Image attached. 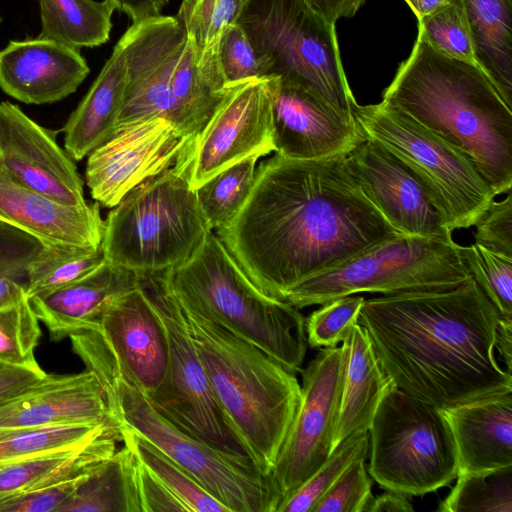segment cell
Segmentation results:
<instances>
[{"label":"cell","mask_w":512,"mask_h":512,"mask_svg":"<svg viewBox=\"0 0 512 512\" xmlns=\"http://www.w3.org/2000/svg\"><path fill=\"white\" fill-rule=\"evenodd\" d=\"M439 512H512V467L492 474L458 473Z\"/></svg>","instance_id":"36"},{"label":"cell","mask_w":512,"mask_h":512,"mask_svg":"<svg viewBox=\"0 0 512 512\" xmlns=\"http://www.w3.org/2000/svg\"><path fill=\"white\" fill-rule=\"evenodd\" d=\"M99 380L111 420L145 438L189 472L229 512H276L281 496L271 476L247 456L216 450L159 413L123 365L90 331L69 337Z\"/></svg>","instance_id":"5"},{"label":"cell","mask_w":512,"mask_h":512,"mask_svg":"<svg viewBox=\"0 0 512 512\" xmlns=\"http://www.w3.org/2000/svg\"><path fill=\"white\" fill-rule=\"evenodd\" d=\"M346 163L365 196L399 234L452 239L416 176L382 144L366 137L346 154Z\"/></svg>","instance_id":"16"},{"label":"cell","mask_w":512,"mask_h":512,"mask_svg":"<svg viewBox=\"0 0 512 512\" xmlns=\"http://www.w3.org/2000/svg\"><path fill=\"white\" fill-rule=\"evenodd\" d=\"M58 512H138L130 449L124 445L97 464Z\"/></svg>","instance_id":"31"},{"label":"cell","mask_w":512,"mask_h":512,"mask_svg":"<svg viewBox=\"0 0 512 512\" xmlns=\"http://www.w3.org/2000/svg\"><path fill=\"white\" fill-rule=\"evenodd\" d=\"M89 71L79 50L39 36L10 41L0 51V88L27 104L67 97Z\"/></svg>","instance_id":"21"},{"label":"cell","mask_w":512,"mask_h":512,"mask_svg":"<svg viewBox=\"0 0 512 512\" xmlns=\"http://www.w3.org/2000/svg\"><path fill=\"white\" fill-rule=\"evenodd\" d=\"M0 169L14 181L58 202L83 205V181L55 131L30 119L17 105L0 102Z\"/></svg>","instance_id":"17"},{"label":"cell","mask_w":512,"mask_h":512,"mask_svg":"<svg viewBox=\"0 0 512 512\" xmlns=\"http://www.w3.org/2000/svg\"><path fill=\"white\" fill-rule=\"evenodd\" d=\"M127 80L121 43L113 51L63 131L65 151L79 161L106 141L115 131Z\"/></svg>","instance_id":"26"},{"label":"cell","mask_w":512,"mask_h":512,"mask_svg":"<svg viewBox=\"0 0 512 512\" xmlns=\"http://www.w3.org/2000/svg\"><path fill=\"white\" fill-rule=\"evenodd\" d=\"M475 243L504 257L512 258V194L492 202L475 223Z\"/></svg>","instance_id":"46"},{"label":"cell","mask_w":512,"mask_h":512,"mask_svg":"<svg viewBox=\"0 0 512 512\" xmlns=\"http://www.w3.org/2000/svg\"><path fill=\"white\" fill-rule=\"evenodd\" d=\"M348 340L349 356L333 449L349 435L369 430L381 400L394 385L360 324L352 327Z\"/></svg>","instance_id":"27"},{"label":"cell","mask_w":512,"mask_h":512,"mask_svg":"<svg viewBox=\"0 0 512 512\" xmlns=\"http://www.w3.org/2000/svg\"><path fill=\"white\" fill-rule=\"evenodd\" d=\"M209 231L179 160L113 207L101 246L110 263L136 273L156 272L190 260Z\"/></svg>","instance_id":"7"},{"label":"cell","mask_w":512,"mask_h":512,"mask_svg":"<svg viewBox=\"0 0 512 512\" xmlns=\"http://www.w3.org/2000/svg\"><path fill=\"white\" fill-rule=\"evenodd\" d=\"M194 0H182L180 8H186L193 3Z\"/></svg>","instance_id":"53"},{"label":"cell","mask_w":512,"mask_h":512,"mask_svg":"<svg viewBox=\"0 0 512 512\" xmlns=\"http://www.w3.org/2000/svg\"><path fill=\"white\" fill-rule=\"evenodd\" d=\"M399 233L368 200L346 154L261 162L233 220L217 229L251 281L283 300L290 288Z\"/></svg>","instance_id":"1"},{"label":"cell","mask_w":512,"mask_h":512,"mask_svg":"<svg viewBox=\"0 0 512 512\" xmlns=\"http://www.w3.org/2000/svg\"><path fill=\"white\" fill-rule=\"evenodd\" d=\"M481 69L512 107V0H462Z\"/></svg>","instance_id":"28"},{"label":"cell","mask_w":512,"mask_h":512,"mask_svg":"<svg viewBox=\"0 0 512 512\" xmlns=\"http://www.w3.org/2000/svg\"><path fill=\"white\" fill-rule=\"evenodd\" d=\"M472 278L500 316L512 318V258L493 253L474 243L460 246Z\"/></svg>","instance_id":"41"},{"label":"cell","mask_w":512,"mask_h":512,"mask_svg":"<svg viewBox=\"0 0 512 512\" xmlns=\"http://www.w3.org/2000/svg\"><path fill=\"white\" fill-rule=\"evenodd\" d=\"M114 10L126 13L132 24L160 17L169 0H105Z\"/></svg>","instance_id":"48"},{"label":"cell","mask_w":512,"mask_h":512,"mask_svg":"<svg viewBox=\"0 0 512 512\" xmlns=\"http://www.w3.org/2000/svg\"><path fill=\"white\" fill-rule=\"evenodd\" d=\"M418 34L439 53L479 66L462 0L418 20Z\"/></svg>","instance_id":"39"},{"label":"cell","mask_w":512,"mask_h":512,"mask_svg":"<svg viewBox=\"0 0 512 512\" xmlns=\"http://www.w3.org/2000/svg\"><path fill=\"white\" fill-rule=\"evenodd\" d=\"M90 332L147 397L161 388L168 374V340L158 314L138 283L108 307L98 327Z\"/></svg>","instance_id":"19"},{"label":"cell","mask_w":512,"mask_h":512,"mask_svg":"<svg viewBox=\"0 0 512 512\" xmlns=\"http://www.w3.org/2000/svg\"><path fill=\"white\" fill-rule=\"evenodd\" d=\"M362 296L347 295L321 304L305 319L307 343L312 348L335 347L358 323Z\"/></svg>","instance_id":"43"},{"label":"cell","mask_w":512,"mask_h":512,"mask_svg":"<svg viewBox=\"0 0 512 512\" xmlns=\"http://www.w3.org/2000/svg\"><path fill=\"white\" fill-rule=\"evenodd\" d=\"M217 59L225 86L271 74L270 61L256 51L238 22L222 32L217 45Z\"/></svg>","instance_id":"42"},{"label":"cell","mask_w":512,"mask_h":512,"mask_svg":"<svg viewBox=\"0 0 512 512\" xmlns=\"http://www.w3.org/2000/svg\"><path fill=\"white\" fill-rule=\"evenodd\" d=\"M324 20L336 24L340 18L353 17L365 0H305Z\"/></svg>","instance_id":"49"},{"label":"cell","mask_w":512,"mask_h":512,"mask_svg":"<svg viewBox=\"0 0 512 512\" xmlns=\"http://www.w3.org/2000/svg\"><path fill=\"white\" fill-rule=\"evenodd\" d=\"M137 283L136 272L105 260L82 278L29 300L50 339L58 342L95 330L108 307Z\"/></svg>","instance_id":"23"},{"label":"cell","mask_w":512,"mask_h":512,"mask_svg":"<svg viewBox=\"0 0 512 512\" xmlns=\"http://www.w3.org/2000/svg\"><path fill=\"white\" fill-rule=\"evenodd\" d=\"M272 76L275 153L314 160L348 154L366 136L312 89Z\"/></svg>","instance_id":"18"},{"label":"cell","mask_w":512,"mask_h":512,"mask_svg":"<svg viewBox=\"0 0 512 512\" xmlns=\"http://www.w3.org/2000/svg\"><path fill=\"white\" fill-rule=\"evenodd\" d=\"M41 38L74 49L106 43L112 28L113 7L95 0H38Z\"/></svg>","instance_id":"30"},{"label":"cell","mask_w":512,"mask_h":512,"mask_svg":"<svg viewBox=\"0 0 512 512\" xmlns=\"http://www.w3.org/2000/svg\"><path fill=\"white\" fill-rule=\"evenodd\" d=\"M192 139L160 117L117 127L88 155L85 179L92 198L116 206L132 189L174 166Z\"/></svg>","instance_id":"15"},{"label":"cell","mask_w":512,"mask_h":512,"mask_svg":"<svg viewBox=\"0 0 512 512\" xmlns=\"http://www.w3.org/2000/svg\"><path fill=\"white\" fill-rule=\"evenodd\" d=\"M440 410L454 438L458 473L487 475L512 467V392Z\"/></svg>","instance_id":"24"},{"label":"cell","mask_w":512,"mask_h":512,"mask_svg":"<svg viewBox=\"0 0 512 512\" xmlns=\"http://www.w3.org/2000/svg\"><path fill=\"white\" fill-rule=\"evenodd\" d=\"M169 270L137 273L138 286L158 314L169 348L166 380L148 399L159 413L193 438L216 450L247 456L215 401L182 307L171 287Z\"/></svg>","instance_id":"12"},{"label":"cell","mask_w":512,"mask_h":512,"mask_svg":"<svg viewBox=\"0 0 512 512\" xmlns=\"http://www.w3.org/2000/svg\"><path fill=\"white\" fill-rule=\"evenodd\" d=\"M260 156L247 157L213 175L196 191L202 215L210 231L228 225L247 200Z\"/></svg>","instance_id":"32"},{"label":"cell","mask_w":512,"mask_h":512,"mask_svg":"<svg viewBox=\"0 0 512 512\" xmlns=\"http://www.w3.org/2000/svg\"><path fill=\"white\" fill-rule=\"evenodd\" d=\"M495 348L503 358L508 372L511 373L512 362V318L499 315L496 326Z\"/></svg>","instance_id":"51"},{"label":"cell","mask_w":512,"mask_h":512,"mask_svg":"<svg viewBox=\"0 0 512 512\" xmlns=\"http://www.w3.org/2000/svg\"><path fill=\"white\" fill-rule=\"evenodd\" d=\"M169 280L182 306L255 345L290 372L301 371L308 345L304 316L262 292L212 231L190 260L169 270Z\"/></svg>","instance_id":"6"},{"label":"cell","mask_w":512,"mask_h":512,"mask_svg":"<svg viewBox=\"0 0 512 512\" xmlns=\"http://www.w3.org/2000/svg\"><path fill=\"white\" fill-rule=\"evenodd\" d=\"M498 318L471 276L452 289L364 300L358 324L397 388L447 409L512 392L494 355Z\"/></svg>","instance_id":"2"},{"label":"cell","mask_w":512,"mask_h":512,"mask_svg":"<svg viewBox=\"0 0 512 512\" xmlns=\"http://www.w3.org/2000/svg\"><path fill=\"white\" fill-rule=\"evenodd\" d=\"M53 425L0 431V462L31 457L82 445L114 425Z\"/></svg>","instance_id":"34"},{"label":"cell","mask_w":512,"mask_h":512,"mask_svg":"<svg viewBox=\"0 0 512 512\" xmlns=\"http://www.w3.org/2000/svg\"><path fill=\"white\" fill-rule=\"evenodd\" d=\"M87 442L71 449L0 462V499L28 491L40 485L72 461Z\"/></svg>","instance_id":"44"},{"label":"cell","mask_w":512,"mask_h":512,"mask_svg":"<svg viewBox=\"0 0 512 512\" xmlns=\"http://www.w3.org/2000/svg\"><path fill=\"white\" fill-rule=\"evenodd\" d=\"M272 76L226 85L213 114L180 161L195 190L221 170L275 151Z\"/></svg>","instance_id":"14"},{"label":"cell","mask_w":512,"mask_h":512,"mask_svg":"<svg viewBox=\"0 0 512 512\" xmlns=\"http://www.w3.org/2000/svg\"><path fill=\"white\" fill-rule=\"evenodd\" d=\"M372 484L365 460H357L322 496L313 512H366L374 497Z\"/></svg>","instance_id":"45"},{"label":"cell","mask_w":512,"mask_h":512,"mask_svg":"<svg viewBox=\"0 0 512 512\" xmlns=\"http://www.w3.org/2000/svg\"><path fill=\"white\" fill-rule=\"evenodd\" d=\"M112 421L103 388L88 369L76 374H47L0 402V431Z\"/></svg>","instance_id":"20"},{"label":"cell","mask_w":512,"mask_h":512,"mask_svg":"<svg viewBox=\"0 0 512 512\" xmlns=\"http://www.w3.org/2000/svg\"><path fill=\"white\" fill-rule=\"evenodd\" d=\"M369 451V432L357 431L338 443L325 462L296 490L286 496L276 512H313L336 480Z\"/></svg>","instance_id":"35"},{"label":"cell","mask_w":512,"mask_h":512,"mask_svg":"<svg viewBox=\"0 0 512 512\" xmlns=\"http://www.w3.org/2000/svg\"><path fill=\"white\" fill-rule=\"evenodd\" d=\"M417 20L431 14L452 0H404Z\"/></svg>","instance_id":"52"},{"label":"cell","mask_w":512,"mask_h":512,"mask_svg":"<svg viewBox=\"0 0 512 512\" xmlns=\"http://www.w3.org/2000/svg\"><path fill=\"white\" fill-rule=\"evenodd\" d=\"M451 240L398 234L290 288L284 301L304 308L362 292L383 295L455 288L471 274Z\"/></svg>","instance_id":"8"},{"label":"cell","mask_w":512,"mask_h":512,"mask_svg":"<svg viewBox=\"0 0 512 512\" xmlns=\"http://www.w3.org/2000/svg\"><path fill=\"white\" fill-rule=\"evenodd\" d=\"M0 221L45 244L99 248L105 221L99 203L70 205L58 202L14 181L0 169Z\"/></svg>","instance_id":"22"},{"label":"cell","mask_w":512,"mask_h":512,"mask_svg":"<svg viewBox=\"0 0 512 512\" xmlns=\"http://www.w3.org/2000/svg\"><path fill=\"white\" fill-rule=\"evenodd\" d=\"M368 432L367 471L384 489L421 496L457 477L456 446L441 410L395 385L381 400Z\"/></svg>","instance_id":"11"},{"label":"cell","mask_w":512,"mask_h":512,"mask_svg":"<svg viewBox=\"0 0 512 512\" xmlns=\"http://www.w3.org/2000/svg\"><path fill=\"white\" fill-rule=\"evenodd\" d=\"M132 453L138 512H229L189 472L135 432L117 426Z\"/></svg>","instance_id":"25"},{"label":"cell","mask_w":512,"mask_h":512,"mask_svg":"<svg viewBox=\"0 0 512 512\" xmlns=\"http://www.w3.org/2000/svg\"><path fill=\"white\" fill-rule=\"evenodd\" d=\"M414 508L406 495L386 490L385 493L373 497L366 512H413Z\"/></svg>","instance_id":"50"},{"label":"cell","mask_w":512,"mask_h":512,"mask_svg":"<svg viewBox=\"0 0 512 512\" xmlns=\"http://www.w3.org/2000/svg\"><path fill=\"white\" fill-rule=\"evenodd\" d=\"M381 102L463 151L497 195L511 190L512 107L479 66L439 53L418 34Z\"/></svg>","instance_id":"3"},{"label":"cell","mask_w":512,"mask_h":512,"mask_svg":"<svg viewBox=\"0 0 512 512\" xmlns=\"http://www.w3.org/2000/svg\"><path fill=\"white\" fill-rule=\"evenodd\" d=\"M106 260L102 246L45 244L32 269L27 296L31 298L74 282Z\"/></svg>","instance_id":"33"},{"label":"cell","mask_w":512,"mask_h":512,"mask_svg":"<svg viewBox=\"0 0 512 512\" xmlns=\"http://www.w3.org/2000/svg\"><path fill=\"white\" fill-rule=\"evenodd\" d=\"M181 307L228 429L258 470L271 476L301 403L298 379L255 345Z\"/></svg>","instance_id":"4"},{"label":"cell","mask_w":512,"mask_h":512,"mask_svg":"<svg viewBox=\"0 0 512 512\" xmlns=\"http://www.w3.org/2000/svg\"><path fill=\"white\" fill-rule=\"evenodd\" d=\"M47 373L0 363V402L43 379Z\"/></svg>","instance_id":"47"},{"label":"cell","mask_w":512,"mask_h":512,"mask_svg":"<svg viewBox=\"0 0 512 512\" xmlns=\"http://www.w3.org/2000/svg\"><path fill=\"white\" fill-rule=\"evenodd\" d=\"M1 22H2V18H1V16H0V24H1Z\"/></svg>","instance_id":"54"},{"label":"cell","mask_w":512,"mask_h":512,"mask_svg":"<svg viewBox=\"0 0 512 512\" xmlns=\"http://www.w3.org/2000/svg\"><path fill=\"white\" fill-rule=\"evenodd\" d=\"M237 22L270 61V75L312 89L342 117L356 122L357 102L340 58L335 24L305 0H249Z\"/></svg>","instance_id":"10"},{"label":"cell","mask_w":512,"mask_h":512,"mask_svg":"<svg viewBox=\"0 0 512 512\" xmlns=\"http://www.w3.org/2000/svg\"><path fill=\"white\" fill-rule=\"evenodd\" d=\"M348 356L347 337L341 346L321 348L300 371L301 403L271 473L281 501L306 481L333 450Z\"/></svg>","instance_id":"13"},{"label":"cell","mask_w":512,"mask_h":512,"mask_svg":"<svg viewBox=\"0 0 512 512\" xmlns=\"http://www.w3.org/2000/svg\"><path fill=\"white\" fill-rule=\"evenodd\" d=\"M366 137L395 154L416 176L449 231L469 228L497 195L472 160L409 115L383 102L355 105Z\"/></svg>","instance_id":"9"},{"label":"cell","mask_w":512,"mask_h":512,"mask_svg":"<svg viewBox=\"0 0 512 512\" xmlns=\"http://www.w3.org/2000/svg\"><path fill=\"white\" fill-rule=\"evenodd\" d=\"M44 246L36 237L0 221V307L27 296L33 265Z\"/></svg>","instance_id":"37"},{"label":"cell","mask_w":512,"mask_h":512,"mask_svg":"<svg viewBox=\"0 0 512 512\" xmlns=\"http://www.w3.org/2000/svg\"><path fill=\"white\" fill-rule=\"evenodd\" d=\"M120 440L118 427L111 426L89 440L72 461L40 485L0 499V512H58L89 472L117 451Z\"/></svg>","instance_id":"29"},{"label":"cell","mask_w":512,"mask_h":512,"mask_svg":"<svg viewBox=\"0 0 512 512\" xmlns=\"http://www.w3.org/2000/svg\"><path fill=\"white\" fill-rule=\"evenodd\" d=\"M39 323L27 296L0 307V363L43 370L35 357Z\"/></svg>","instance_id":"38"},{"label":"cell","mask_w":512,"mask_h":512,"mask_svg":"<svg viewBox=\"0 0 512 512\" xmlns=\"http://www.w3.org/2000/svg\"><path fill=\"white\" fill-rule=\"evenodd\" d=\"M249 0H194L177 18L201 55L216 53L224 29L238 21Z\"/></svg>","instance_id":"40"}]
</instances>
